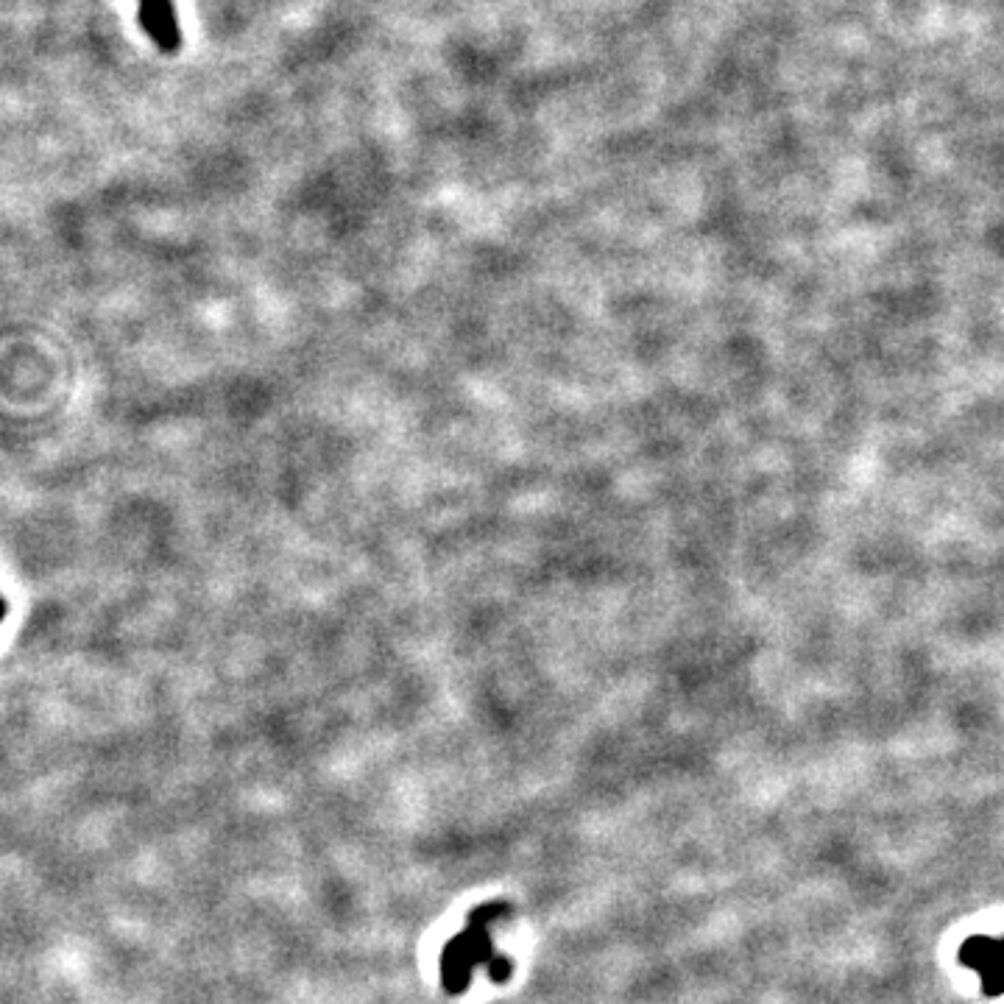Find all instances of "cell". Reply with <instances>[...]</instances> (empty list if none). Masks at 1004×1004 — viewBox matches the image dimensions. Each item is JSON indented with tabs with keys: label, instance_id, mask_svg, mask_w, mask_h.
I'll return each mask as SVG.
<instances>
[{
	"label": "cell",
	"instance_id": "obj_1",
	"mask_svg": "<svg viewBox=\"0 0 1004 1004\" xmlns=\"http://www.w3.org/2000/svg\"><path fill=\"white\" fill-rule=\"evenodd\" d=\"M140 23L162 51H179L182 34L173 12V0H140Z\"/></svg>",
	"mask_w": 1004,
	"mask_h": 1004
},
{
	"label": "cell",
	"instance_id": "obj_2",
	"mask_svg": "<svg viewBox=\"0 0 1004 1004\" xmlns=\"http://www.w3.org/2000/svg\"><path fill=\"white\" fill-rule=\"evenodd\" d=\"M3 617H6V600L0 597V620H3Z\"/></svg>",
	"mask_w": 1004,
	"mask_h": 1004
}]
</instances>
